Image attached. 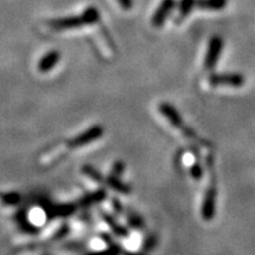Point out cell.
Listing matches in <instances>:
<instances>
[{
	"instance_id": "6da1fadb",
	"label": "cell",
	"mask_w": 255,
	"mask_h": 255,
	"mask_svg": "<svg viewBox=\"0 0 255 255\" xmlns=\"http://www.w3.org/2000/svg\"><path fill=\"white\" fill-rule=\"evenodd\" d=\"M207 168L209 170V183L207 184L202 205H201V216L205 221H212L215 216L216 196H218V178L215 175L214 157L208 155L206 158Z\"/></svg>"
},
{
	"instance_id": "7a4b0ae2",
	"label": "cell",
	"mask_w": 255,
	"mask_h": 255,
	"mask_svg": "<svg viewBox=\"0 0 255 255\" xmlns=\"http://www.w3.org/2000/svg\"><path fill=\"white\" fill-rule=\"evenodd\" d=\"M158 111L161 113L162 116H163L164 119L171 124V126L176 128L177 130H180V131L182 132L188 139L199 141L200 144L205 146L209 145V143H206V141H202V139L197 136V133L194 131L190 127H187L186 124H184L182 116H181L180 113H178L174 105H171L170 103H167V102H162V103L158 104Z\"/></svg>"
},
{
	"instance_id": "3957f363",
	"label": "cell",
	"mask_w": 255,
	"mask_h": 255,
	"mask_svg": "<svg viewBox=\"0 0 255 255\" xmlns=\"http://www.w3.org/2000/svg\"><path fill=\"white\" fill-rule=\"evenodd\" d=\"M245 79L244 75L239 72H222V73H210L208 77V83L210 87H231L241 88L244 87Z\"/></svg>"
},
{
	"instance_id": "277c9868",
	"label": "cell",
	"mask_w": 255,
	"mask_h": 255,
	"mask_svg": "<svg viewBox=\"0 0 255 255\" xmlns=\"http://www.w3.org/2000/svg\"><path fill=\"white\" fill-rule=\"evenodd\" d=\"M223 50V39L220 36H213L208 41L207 46V52L203 60V68L206 71H213L219 63L220 57H221Z\"/></svg>"
},
{
	"instance_id": "5b68a950",
	"label": "cell",
	"mask_w": 255,
	"mask_h": 255,
	"mask_svg": "<svg viewBox=\"0 0 255 255\" xmlns=\"http://www.w3.org/2000/svg\"><path fill=\"white\" fill-rule=\"evenodd\" d=\"M103 135H104L103 127L100 126V124H96V126H92L89 128L88 130H85L84 132L79 133V135L73 137L72 139H70L68 142V145L70 149L82 148V146H85L90 144L92 142L97 141V139H100Z\"/></svg>"
},
{
	"instance_id": "8992f818",
	"label": "cell",
	"mask_w": 255,
	"mask_h": 255,
	"mask_svg": "<svg viewBox=\"0 0 255 255\" xmlns=\"http://www.w3.org/2000/svg\"><path fill=\"white\" fill-rule=\"evenodd\" d=\"M87 20L84 15H72V17L53 19L49 21V26L53 31H66V30H75V28L85 26Z\"/></svg>"
},
{
	"instance_id": "52a82bcc",
	"label": "cell",
	"mask_w": 255,
	"mask_h": 255,
	"mask_svg": "<svg viewBox=\"0 0 255 255\" xmlns=\"http://www.w3.org/2000/svg\"><path fill=\"white\" fill-rule=\"evenodd\" d=\"M175 0H162L157 9L155 11L154 15L151 18V25L154 27H161L163 26L165 20H167L169 15L175 8Z\"/></svg>"
},
{
	"instance_id": "ba28073f",
	"label": "cell",
	"mask_w": 255,
	"mask_h": 255,
	"mask_svg": "<svg viewBox=\"0 0 255 255\" xmlns=\"http://www.w3.org/2000/svg\"><path fill=\"white\" fill-rule=\"evenodd\" d=\"M100 215L102 216V219L107 222V225L109 226L110 229L114 232L115 235H117V237H120V238L129 237V231H128V228L117 222L116 219H115L114 216L108 214L107 212H103V210H100Z\"/></svg>"
},
{
	"instance_id": "9c48e42d",
	"label": "cell",
	"mask_w": 255,
	"mask_h": 255,
	"mask_svg": "<svg viewBox=\"0 0 255 255\" xmlns=\"http://www.w3.org/2000/svg\"><path fill=\"white\" fill-rule=\"evenodd\" d=\"M105 186L111 188V189L117 191L120 194H124V195H128L132 191L131 187L129 184L124 183L123 181H121V177L113 176V175H108L105 177Z\"/></svg>"
},
{
	"instance_id": "30bf717a",
	"label": "cell",
	"mask_w": 255,
	"mask_h": 255,
	"mask_svg": "<svg viewBox=\"0 0 255 255\" xmlns=\"http://www.w3.org/2000/svg\"><path fill=\"white\" fill-rule=\"evenodd\" d=\"M228 5V0H195V7L202 11H221Z\"/></svg>"
},
{
	"instance_id": "8fae6325",
	"label": "cell",
	"mask_w": 255,
	"mask_h": 255,
	"mask_svg": "<svg viewBox=\"0 0 255 255\" xmlns=\"http://www.w3.org/2000/svg\"><path fill=\"white\" fill-rule=\"evenodd\" d=\"M60 53L58 51H50L41 58L39 62V70L41 72H47L55 68V65L59 62Z\"/></svg>"
},
{
	"instance_id": "7c38bea8",
	"label": "cell",
	"mask_w": 255,
	"mask_h": 255,
	"mask_svg": "<svg viewBox=\"0 0 255 255\" xmlns=\"http://www.w3.org/2000/svg\"><path fill=\"white\" fill-rule=\"evenodd\" d=\"M105 197H107V191H105V189H98L94 191V193H90L84 197H82L81 201H79V205L84 207V208H88V207L92 205H97V203L102 202V201L105 200Z\"/></svg>"
},
{
	"instance_id": "4fadbf2b",
	"label": "cell",
	"mask_w": 255,
	"mask_h": 255,
	"mask_svg": "<svg viewBox=\"0 0 255 255\" xmlns=\"http://www.w3.org/2000/svg\"><path fill=\"white\" fill-rule=\"evenodd\" d=\"M195 8V0H180L178 2V13L175 19V23L181 24Z\"/></svg>"
},
{
	"instance_id": "5bb4252c",
	"label": "cell",
	"mask_w": 255,
	"mask_h": 255,
	"mask_svg": "<svg viewBox=\"0 0 255 255\" xmlns=\"http://www.w3.org/2000/svg\"><path fill=\"white\" fill-rule=\"evenodd\" d=\"M82 173L87 175L89 178H91L92 181L96 183L101 184V186H105V177L102 175L97 169L92 167L90 164H85L82 167Z\"/></svg>"
},
{
	"instance_id": "9a60e30c",
	"label": "cell",
	"mask_w": 255,
	"mask_h": 255,
	"mask_svg": "<svg viewBox=\"0 0 255 255\" xmlns=\"http://www.w3.org/2000/svg\"><path fill=\"white\" fill-rule=\"evenodd\" d=\"M102 238H103V240L109 242V247L105 248V250H102V251L91 252V253H89L88 255H120L121 253H122V250H121V247L119 246V245L113 244L110 240V238H108L107 234L102 235Z\"/></svg>"
},
{
	"instance_id": "2e32d148",
	"label": "cell",
	"mask_w": 255,
	"mask_h": 255,
	"mask_svg": "<svg viewBox=\"0 0 255 255\" xmlns=\"http://www.w3.org/2000/svg\"><path fill=\"white\" fill-rule=\"evenodd\" d=\"M126 215H127V221L129 223L130 227L135 229H143L145 227L144 220H143L142 216L139 215L138 213H136L135 210H128Z\"/></svg>"
},
{
	"instance_id": "e0dca14e",
	"label": "cell",
	"mask_w": 255,
	"mask_h": 255,
	"mask_svg": "<svg viewBox=\"0 0 255 255\" xmlns=\"http://www.w3.org/2000/svg\"><path fill=\"white\" fill-rule=\"evenodd\" d=\"M83 15H84L85 20H87V25H94L100 23L101 20V14L98 12V9L96 7H88L87 9L83 11Z\"/></svg>"
},
{
	"instance_id": "ac0fdd59",
	"label": "cell",
	"mask_w": 255,
	"mask_h": 255,
	"mask_svg": "<svg viewBox=\"0 0 255 255\" xmlns=\"http://www.w3.org/2000/svg\"><path fill=\"white\" fill-rule=\"evenodd\" d=\"M190 175L195 181H200L203 176V169H202V167H201L197 157L195 158V161H194L193 165L190 167Z\"/></svg>"
},
{
	"instance_id": "d6986e66",
	"label": "cell",
	"mask_w": 255,
	"mask_h": 255,
	"mask_svg": "<svg viewBox=\"0 0 255 255\" xmlns=\"http://www.w3.org/2000/svg\"><path fill=\"white\" fill-rule=\"evenodd\" d=\"M124 170H126V164H124L123 161H120L119 159V161H116L113 164L109 175H113V176H116V177H121L123 175Z\"/></svg>"
},
{
	"instance_id": "ffe728a7",
	"label": "cell",
	"mask_w": 255,
	"mask_h": 255,
	"mask_svg": "<svg viewBox=\"0 0 255 255\" xmlns=\"http://www.w3.org/2000/svg\"><path fill=\"white\" fill-rule=\"evenodd\" d=\"M156 244H157V238H156L155 235H149V237L144 240V242H143V250L145 252L154 250Z\"/></svg>"
},
{
	"instance_id": "44dd1931",
	"label": "cell",
	"mask_w": 255,
	"mask_h": 255,
	"mask_svg": "<svg viewBox=\"0 0 255 255\" xmlns=\"http://www.w3.org/2000/svg\"><path fill=\"white\" fill-rule=\"evenodd\" d=\"M111 205H113L114 210L117 213V214H122V215H123V213H124V207H123L122 202H121L120 200L114 199L113 202H111Z\"/></svg>"
},
{
	"instance_id": "7402d4cb",
	"label": "cell",
	"mask_w": 255,
	"mask_h": 255,
	"mask_svg": "<svg viewBox=\"0 0 255 255\" xmlns=\"http://www.w3.org/2000/svg\"><path fill=\"white\" fill-rule=\"evenodd\" d=\"M117 1L124 11H129L133 6V0H117Z\"/></svg>"
},
{
	"instance_id": "603a6c76",
	"label": "cell",
	"mask_w": 255,
	"mask_h": 255,
	"mask_svg": "<svg viewBox=\"0 0 255 255\" xmlns=\"http://www.w3.org/2000/svg\"><path fill=\"white\" fill-rule=\"evenodd\" d=\"M124 255H144L141 253H131V252H124Z\"/></svg>"
}]
</instances>
